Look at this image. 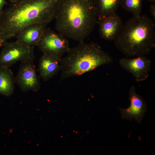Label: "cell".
I'll return each instance as SVG.
<instances>
[{"label":"cell","instance_id":"5","mask_svg":"<svg viewBox=\"0 0 155 155\" xmlns=\"http://www.w3.org/2000/svg\"><path fill=\"white\" fill-rule=\"evenodd\" d=\"M36 46L43 54L53 56L59 60L70 48L67 38L48 28Z\"/></svg>","mask_w":155,"mask_h":155},{"label":"cell","instance_id":"6","mask_svg":"<svg viewBox=\"0 0 155 155\" xmlns=\"http://www.w3.org/2000/svg\"><path fill=\"white\" fill-rule=\"evenodd\" d=\"M0 53V66L9 67L17 62L34 59V46H29L16 41L6 42Z\"/></svg>","mask_w":155,"mask_h":155},{"label":"cell","instance_id":"4","mask_svg":"<svg viewBox=\"0 0 155 155\" xmlns=\"http://www.w3.org/2000/svg\"><path fill=\"white\" fill-rule=\"evenodd\" d=\"M67 55L60 60V80L80 76L100 66L110 64L112 57L104 51L98 43L79 42L75 47L70 48Z\"/></svg>","mask_w":155,"mask_h":155},{"label":"cell","instance_id":"7","mask_svg":"<svg viewBox=\"0 0 155 155\" xmlns=\"http://www.w3.org/2000/svg\"><path fill=\"white\" fill-rule=\"evenodd\" d=\"M34 59L21 62L15 82L22 92L38 91L40 88V77L34 63Z\"/></svg>","mask_w":155,"mask_h":155},{"label":"cell","instance_id":"13","mask_svg":"<svg viewBox=\"0 0 155 155\" xmlns=\"http://www.w3.org/2000/svg\"><path fill=\"white\" fill-rule=\"evenodd\" d=\"M15 78L9 67L0 66V94L9 96L13 93Z\"/></svg>","mask_w":155,"mask_h":155},{"label":"cell","instance_id":"18","mask_svg":"<svg viewBox=\"0 0 155 155\" xmlns=\"http://www.w3.org/2000/svg\"><path fill=\"white\" fill-rule=\"evenodd\" d=\"M7 41L0 37V47L3 46L5 43Z\"/></svg>","mask_w":155,"mask_h":155},{"label":"cell","instance_id":"2","mask_svg":"<svg viewBox=\"0 0 155 155\" xmlns=\"http://www.w3.org/2000/svg\"><path fill=\"white\" fill-rule=\"evenodd\" d=\"M58 32L79 42L93 31L98 20L94 0H59L55 18Z\"/></svg>","mask_w":155,"mask_h":155},{"label":"cell","instance_id":"19","mask_svg":"<svg viewBox=\"0 0 155 155\" xmlns=\"http://www.w3.org/2000/svg\"><path fill=\"white\" fill-rule=\"evenodd\" d=\"M147 0L150 2H153V3H154L155 1V0Z\"/></svg>","mask_w":155,"mask_h":155},{"label":"cell","instance_id":"15","mask_svg":"<svg viewBox=\"0 0 155 155\" xmlns=\"http://www.w3.org/2000/svg\"><path fill=\"white\" fill-rule=\"evenodd\" d=\"M144 0H121L120 5L125 11L132 13L133 16L141 15Z\"/></svg>","mask_w":155,"mask_h":155},{"label":"cell","instance_id":"1","mask_svg":"<svg viewBox=\"0 0 155 155\" xmlns=\"http://www.w3.org/2000/svg\"><path fill=\"white\" fill-rule=\"evenodd\" d=\"M59 0H19L0 15V37H16L32 24L50 23L55 19Z\"/></svg>","mask_w":155,"mask_h":155},{"label":"cell","instance_id":"20","mask_svg":"<svg viewBox=\"0 0 155 155\" xmlns=\"http://www.w3.org/2000/svg\"><path fill=\"white\" fill-rule=\"evenodd\" d=\"M9 0L12 2H13L14 3L19 0Z\"/></svg>","mask_w":155,"mask_h":155},{"label":"cell","instance_id":"16","mask_svg":"<svg viewBox=\"0 0 155 155\" xmlns=\"http://www.w3.org/2000/svg\"><path fill=\"white\" fill-rule=\"evenodd\" d=\"M150 10L152 16L155 19V2L150 6Z\"/></svg>","mask_w":155,"mask_h":155},{"label":"cell","instance_id":"11","mask_svg":"<svg viewBox=\"0 0 155 155\" xmlns=\"http://www.w3.org/2000/svg\"><path fill=\"white\" fill-rule=\"evenodd\" d=\"M49 23L44 22L30 25L22 30L17 35V43L29 46H36Z\"/></svg>","mask_w":155,"mask_h":155},{"label":"cell","instance_id":"3","mask_svg":"<svg viewBox=\"0 0 155 155\" xmlns=\"http://www.w3.org/2000/svg\"><path fill=\"white\" fill-rule=\"evenodd\" d=\"M114 43L125 57L148 55L155 47V24L146 15L133 16L123 24Z\"/></svg>","mask_w":155,"mask_h":155},{"label":"cell","instance_id":"9","mask_svg":"<svg viewBox=\"0 0 155 155\" xmlns=\"http://www.w3.org/2000/svg\"><path fill=\"white\" fill-rule=\"evenodd\" d=\"M128 98L130 102L129 107L119 108L121 117L130 121L134 120L140 124L147 111V104L142 97L137 93L133 85L130 89Z\"/></svg>","mask_w":155,"mask_h":155},{"label":"cell","instance_id":"17","mask_svg":"<svg viewBox=\"0 0 155 155\" xmlns=\"http://www.w3.org/2000/svg\"><path fill=\"white\" fill-rule=\"evenodd\" d=\"M7 4L5 0H0V15L3 11V8L5 5Z\"/></svg>","mask_w":155,"mask_h":155},{"label":"cell","instance_id":"14","mask_svg":"<svg viewBox=\"0 0 155 155\" xmlns=\"http://www.w3.org/2000/svg\"><path fill=\"white\" fill-rule=\"evenodd\" d=\"M98 20L116 13L121 0H94Z\"/></svg>","mask_w":155,"mask_h":155},{"label":"cell","instance_id":"12","mask_svg":"<svg viewBox=\"0 0 155 155\" xmlns=\"http://www.w3.org/2000/svg\"><path fill=\"white\" fill-rule=\"evenodd\" d=\"M38 71L40 78L47 81L61 71L60 60L53 56L43 54L39 60Z\"/></svg>","mask_w":155,"mask_h":155},{"label":"cell","instance_id":"10","mask_svg":"<svg viewBox=\"0 0 155 155\" xmlns=\"http://www.w3.org/2000/svg\"><path fill=\"white\" fill-rule=\"evenodd\" d=\"M97 24L101 38L110 41L115 39L123 25L121 18L116 13L98 20Z\"/></svg>","mask_w":155,"mask_h":155},{"label":"cell","instance_id":"8","mask_svg":"<svg viewBox=\"0 0 155 155\" xmlns=\"http://www.w3.org/2000/svg\"><path fill=\"white\" fill-rule=\"evenodd\" d=\"M119 63L123 69L131 74L138 82L144 81L148 78L152 67L151 60L145 55L131 58L125 57L121 58Z\"/></svg>","mask_w":155,"mask_h":155}]
</instances>
